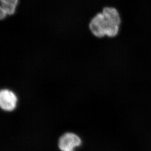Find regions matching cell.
Instances as JSON below:
<instances>
[{"instance_id": "obj_1", "label": "cell", "mask_w": 151, "mask_h": 151, "mask_svg": "<svg viewBox=\"0 0 151 151\" xmlns=\"http://www.w3.org/2000/svg\"><path fill=\"white\" fill-rule=\"evenodd\" d=\"M107 24L106 36L109 37H114L117 35L121 24V18L119 13L114 7H106L102 12Z\"/></svg>"}, {"instance_id": "obj_2", "label": "cell", "mask_w": 151, "mask_h": 151, "mask_svg": "<svg viewBox=\"0 0 151 151\" xmlns=\"http://www.w3.org/2000/svg\"><path fill=\"white\" fill-rule=\"evenodd\" d=\"M89 29L96 37L102 38L107 34V27L102 13L96 15L89 24Z\"/></svg>"}, {"instance_id": "obj_3", "label": "cell", "mask_w": 151, "mask_h": 151, "mask_svg": "<svg viewBox=\"0 0 151 151\" xmlns=\"http://www.w3.org/2000/svg\"><path fill=\"white\" fill-rule=\"evenodd\" d=\"M81 140L79 137L73 133H66L59 140V147L61 151H73L80 145Z\"/></svg>"}, {"instance_id": "obj_4", "label": "cell", "mask_w": 151, "mask_h": 151, "mask_svg": "<svg viewBox=\"0 0 151 151\" xmlns=\"http://www.w3.org/2000/svg\"><path fill=\"white\" fill-rule=\"evenodd\" d=\"M17 99L12 91L7 89L1 90L0 93V106L3 110L12 111L16 106Z\"/></svg>"}, {"instance_id": "obj_5", "label": "cell", "mask_w": 151, "mask_h": 151, "mask_svg": "<svg viewBox=\"0 0 151 151\" xmlns=\"http://www.w3.org/2000/svg\"><path fill=\"white\" fill-rule=\"evenodd\" d=\"M0 19L3 20L7 15L14 14L18 0H0Z\"/></svg>"}]
</instances>
